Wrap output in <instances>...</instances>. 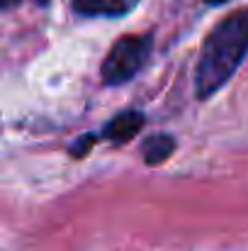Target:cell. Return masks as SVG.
Instances as JSON below:
<instances>
[{
	"label": "cell",
	"instance_id": "6",
	"mask_svg": "<svg viewBox=\"0 0 248 251\" xmlns=\"http://www.w3.org/2000/svg\"><path fill=\"white\" fill-rule=\"evenodd\" d=\"M207 5H224V2H229V0H204Z\"/></svg>",
	"mask_w": 248,
	"mask_h": 251
},
{
	"label": "cell",
	"instance_id": "4",
	"mask_svg": "<svg viewBox=\"0 0 248 251\" xmlns=\"http://www.w3.org/2000/svg\"><path fill=\"white\" fill-rule=\"evenodd\" d=\"M139 0H73V10L85 17H124Z\"/></svg>",
	"mask_w": 248,
	"mask_h": 251
},
{
	"label": "cell",
	"instance_id": "5",
	"mask_svg": "<svg viewBox=\"0 0 248 251\" xmlns=\"http://www.w3.org/2000/svg\"><path fill=\"white\" fill-rule=\"evenodd\" d=\"M144 151V161L149 166H156V164H163L165 159L175 151V139L170 134H156V137H149L141 147Z\"/></svg>",
	"mask_w": 248,
	"mask_h": 251
},
{
	"label": "cell",
	"instance_id": "3",
	"mask_svg": "<svg viewBox=\"0 0 248 251\" xmlns=\"http://www.w3.org/2000/svg\"><path fill=\"white\" fill-rule=\"evenodd\" d=\"M146 117L139 110H127L122 115H117L114 120H110L102 129V137L110 139L112 144H127L132 137H136V132L144 127Z\"/></svg>",
	"mask_w": 248,
	"mask_h": 251
},
{
	"label": "cell",
	"instance_id": "7",
	"mask_svg": "<svg viewBox=\"0 0 248 251\" xmlns=\"http://www.w3.org/2000/svg\"><path fill=\"white\" fill-rule=\"evenodd\" d=\"M15 2H20V0H2V7H12Z\"/></svg>",
	"mask_w": 248,
	"mask_h": 251
},
{
	"label": "cell",
	"instance_id": "1",
	"mask_svg": "<svg viewBox=\"0 0 248 251\" xmlns=\"http://www.w3.org/2000/svg\"><path fill=\"white\" fill-rule=\"evenodd\" d=\"M248 54V10H239L222 20L207 37L197 69H195V90L197 98L214 95L226 83Z\"/></svg>",
	"mask_w": 248,
	"mask_h": 251
},
{
	"label": "cell",
	"instance_id": "2",
	"mask_svg": "<svg viewBox=\"0 0 248 251\" xmlns=\"http://www.w3.org/2000/svg\"><path fill=\"white\" fill-rule=\"evenodd\" d=\"M149 54H151V37H136V34L122 37L119 42H114V47L102 61V81L107 85L132 81L149 61Z\"/></svg>",
	"mask_w": 248,
	"mask_h": 251
}]
</instances>
